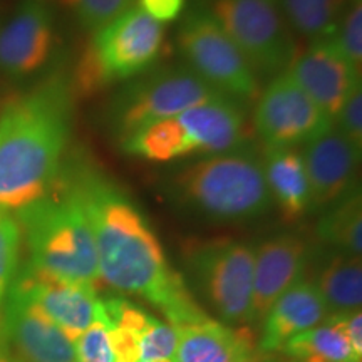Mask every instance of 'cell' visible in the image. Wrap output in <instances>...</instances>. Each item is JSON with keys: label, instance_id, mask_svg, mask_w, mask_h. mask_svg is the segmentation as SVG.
I'll use <instances>...</instances> for the list:
<instances>
[{"label": "cell", "instance_id": "6da1fadb", "mask_svg": "<svg viewBox=\"0 0 362 362\" xmlns=\"http://www.w3.org/2000/svg\"><path fill=\"white\" fill-rule=\"evenodd\" d=\"M64 183L88 216L99 279L117 292L143 297L173 329L206 314L183 277L171 269L151 223L115 181L96 170L79 168Z\"/></svg>", "mask_w": 362, "mask_h": 362}, {"label": "cell", "instance_id": "7a4b0ae2", "mask_svg": "<svg viewBox=\"0 0 362 362\" xmlns=\"http://www.w3.org/2000/svg\"><path fill=\"white\" fill-rule=\"evenodd\" d=\"M74 94L52 79L0 110V210L19 211L52 192L71 139Z\"/></svg>", "mask_w": 362, "mask_h": 362}, {"label": "cell", "instance_id": "3957f363", "mask_svg": "<svg viewBox=\"0 0 362 362\" xmlns=\"http://www.w3.org/2000/svg\"><path fill=\"white\" fill-rule=\"evenodd\" d=\"M163 189L175 208L210 223H245L272 208L264 161L247 146L178 166Z\"/></svg>", "mask_w": 362, "mask_h": 362}, {"label": "cell", "instance_id": "277c9868", "mask_svg": "<svg viewBox=\"0 0 362 362\" xmlns=\"http://www.w3.org/2000/svg\"><path fill=\"white\" fill-rule=\"evenodd\" d=\"M30 252V265L54 277L96 285V245L83 205L66 183L17 211Z\"/></svg>", "mask_w": 362, "mask_h": 362}, {"label": "cell", "instance_id": "5b68a950", "mask_svg": "<svg viewBox=\"0 0 362 362\" xmlns=\"http://www.w3.org/2000/svg\"><path fill=\"white\" fill-rule=\"evenodd\" d=\"M247 107L218 96L158 121L123 139L128 156L153 163H170L188 156H211L245 146Z\"/></svg>", "mask_w": 362, "mask_h": 362}, {"label": "cell", "instance_id": "8992f818", "mask_svg": "<svg viewBox=\"0 0 362 362\" xmlns=\"http://www.w3.org/2000/svg\"><path fill=\"white\" fill-rule=\"evenodd\" d=\"M163 42V24L138 7H129L90 35L76 62L69 83L72 94L88 99L144 74L155 67Z\"/></svg>", "mask_w": 362, "mask_h": 362}, {"label": "cell", "instance_id": "52a82bcc", "mask_svg": "<svg viewBox=\"0 0 362 362\" xmlns=\"http://www.w3.org/2000/svg\"><path fill=\"white\" fill-rule=\"evenodd\" d=\"M223 96L185 64L151 67L128 81L107 104L104 123L117 143L139 129Z\"/></svg>", "mask_w": 362, "mask_h": 362}, {"label": "cell", "instance_id": "ba28073f", "mask_svg": "<svg viewBox=\"0 0 362 362\" xmlns=\"http://www.w3.org/2000/svg\"><path fill=\"white\" fill-rule=\"evenodd\" d=\"M255 247L232 238L193 242L185 248L194 291L226 325L252 322Z\"/></svg>", "mask_w": 362, "mask_h": 362}, {"label": "cell", "instance_id": "9c48e42d", "mask_svg": "<svg viewBox=\"0 0 362 362\" xmlns=\"http://www.w3.org/2000/svg\"><path fill=\"white\" fill-rule=\"evenodd\" d=\"M206 11L259 79L282 74L297 57L296 39L279 0H211Z\"/></svg>", "mask_w": 362, "mask_h": 362}, {"label": "cell", "instance_id": "30bf717a", "mask_svg": "<svg viewBox=\"0 0 362 362\" xmlns=\"http://www.w3.org/2000/svg\"><path fill=\"white\" fill-rule=\"evenodd\" d=\"M176 44L185 66L220 94L245 106L257 101L260 79L206 8H192L183 17Z\"/></svg>", "mask_w": 362, "mask_h": 362}, {"label": "cell", "instance_id": "8fae6325", "mask_svg": "<svg viewBox=\"0 0 362 362\" xmlns=\"http://www.w3.org/2000/svg\"><path fill=\"white\" fill-rule=\"evenodd\" d=\"M255 103L253 129L265 149L302 146L332 126L287 71L272 78Z\"/></svg>", "mask_w": 362, "mask_h": 362}, {"label": "cell", "instance_id": "7c38bea8", "mask_svg": "<svg viewBox=\"0 0 362 362\" xmlns=\"http://www.w3.org/2000/svg\"><path fill=\"white\" fill-rule=\"evenodd\" d=\"M8 291L34 302L72 342L96 319L99 297L94 285L54 277L30 264L16 274Z\"/></svg>", "mask_w": 362, "mask_h": 362}, {"label": "cell", "instance_id": "4fadbf2b", "mask_svg": "<svg viewBox=\"0 0 362 362\" xmlns=\"http://www.w3.org/2000/svg\"><path fill=\"white\" fill-rule=\"evenodd\" d=\"M2 336L17 362H76L74 342L29 298L8 291Z\"/></svg>", "mask_w": 362, "mask_h": 362}, {"label": "cell", "instance_id": "5bb4252c", "mask_svg": "<svg viewBox=\"0 0 362 362\" xmlns=\"http://www.w3.org/2000/svg\"><path fill=\"white\" fill-rule=\"evenodd\" d=\"M287 72L332 123L352 93L361 88V72L330 37L315 40L297 54Z\"/></svg>", "mask_w": 362, "mask_h": 362}, {"label": "cell", "instance_id": "9a60e30c", "mask_svg": "<svg viewBox=\"0 0 362 362\" xmlns=\"http://www.w3.org/2000/svg\"><path fill=\"white\" fill-rule=\"evenodd\" d=\"M56 42L54 16L42 0H25L0 27V72L24 79L47 64Z\"/></svg>", "mask_w": 362, "mask_h": 362}, {"label": "cell", "instance_id": "2e32d148", "mask_svg": "<svg viewBox=\"0 0 362 362\" xmlns=\"http://www.w3.org/2000/svg\"><path fill=\"white\" fill-rule=\"evenodd\" d=\"M309 262V243L296 233L274 235L255 248L252 322L264 320L277 298L302 280Z\"/></svg>", "mask_w": 362, "mask_h": 362}, {"label": "cell", "instance_id": "e0dca14e", "mask_svg": "<svg viewBox=\"0 0 362 362\" xmlns=\"http://www.w3.org/2000/svg\"><path fill=\"white\" fill-rule=\"evenodd\" d=\"M300 153L314 208L332 205L359 187L361 151L334 124L305 143Z\"/></svg>", "mask_w": 362, "mask_h": 362}, {"label": "cell", "instance_id": "ac0fdd59", "mask_svg": "<svg viewBox=\"0 0 362 362\" xmlns=\"http://www.w3.org/2000/svg\"><path fill=\"white\" fill-rule=\"evenodd\" d=\"M330 314L324 297L312 280H298L277 298L264 319L259 349L272 354L292 337L317 327Z\"/></svg>", "mask_w": 362, "mask_h": 362}, {"label": "cell", "instance_id": "d6986e66", "mask_svg": "<svg viewBox=\"0 0 362 362\" xmlns=\"http://www.w3.org/2000/svg\"><path fill=\"white\" fill-rule=\"evenodd\" d=\"M175 362H242L257 349L248 329H233L205 314L175 329Z\"/></svg>", "mask_w": 362, "mask_h": 362}, {"label": "cell", "instance_id": "ffe728a7", "mask_svg": "<svg viewBox=\"0 0 362 362\" xmlns=\"http://www.w3.org/2000/svg\"><path fill=\"white\" fill-rule=\"evenodd\" d=\"M262 161L272 205L285 221H298L314 210L304 158L297 148L267 149Z\"/></svg>", "mask_w": 362, "mask_h": 362}, {"label": "cell", "instance_id": "44dd1931", "mask_svg": "<svg viewBox=\"0 0 362 362\" xmlns=\"http://www.w3.org/2000/svg\"><path fill=\"white\" fill-rule=\"evenodd\" d=\"M280 352L297 362H362L352 349L341 315L332 314L317 327L292 337Z\"/></svg>", "mask_w": 362, "mask_h": 362}, {"label": "cell", "instance_id": "7402d4cb", "mask_svg": "<svg viewBox=\"0 0 362 362\" xmlns=\"http://www.w3.org/2000/svg\"><path fill=\"white\" fill-rule=\"evenodd\" d=\"M332 314L361 310L362 264L361 257L334 252L314 282Z\"/></svg>", "mask_w": 362, "mask_h": 362}, {"label": "cell", "instance_id": "603a6c76", "mask_svg": "<svg viewBox=\"0 0 362 362\" xmlns=\"http://www.w3.org/2000/svg\"><path fill=\"white\" fill-rule=\"evenodd\" d=\"M317 233L339 253L361 257L362 253V198L359 187L329 205L320 218Z\"/></svg>", "mask_w": 362, "mask_h": 362}, {"label": "cell", "instance_id": "cb8c5ba5", "mask_svg": "<svg viewBox=\"0 0 362 362\" xmlns=\"http://www.w3.org/2000/svg\"><path fill=\"white\" fill-rule=\"evenodd\" d=\"M291 30L312 42L332 37L351 0H279Z\"/></svg>", "mask_w": 362, "mask_h": 362}, {"label": "cell", "instance_id": "d4e9b609", "mask_svg": "<svg viewBox=\"0 0 362 362\" xmlns=\"http://www.w3.org/2000/svg\"><path fill=\"white\" fill-rule=\"evenodd\" d=\"M69 11L84 29L98 30L128 11L133 0H49Z\"/></svg>", "mask_w": 362, "mask_h": 362}, {"label": "cell", "instance_id": "484cf974", "mask_svg": "<svg viewBox=\"0 0 362 362\" xmlns=\"http://www.w3.org/2000/svg\"><path fill=\"white\" fill-rule=\"evenodd\" d=\"M21 235L16 216L0 210V310L19 267Z\"/></svg>", "mask_w": 362, "mask_h": 362}, {"label": "cell", "instance_id": "4316f807", "mask_svg": "<svg viewBox=\"0 0 362 362\" xmlns=\"http://www.w3.org/2000/svg\"><path fill=\"white\" fill-rule=\"evenodd\" d=\"M332 42L344 56L351 61V64L361 72L362 67V4H349L339 22Z\"/></svg>", "mask_w": 362, "mask_h": 362}, {"label": "cell", "instance_id": "83f0119b", "mask_svg": "<svg viewBox=\"0 0 362 362\" xmlns=\"http://www.w3.org/2000/svg\"><path fill=\"white\" fill-rule=\"evenodd\" d=\"M76 359L81 362H116L106 325L96 315L94 322L74 342Z\"/></svg>", "mask_w": 362, "mask_h": 362}, {"label": "cell", "instance_id": "f1b7e54d", "mask_svg": "<svg viewBox=\"0 0 362 362\" xmlns=\"http://www.w3.org/2000/svg\"><path fill=\"white\" fill-rule=\"evenodd\" d=\"M176 344H178V337H176L175 329L155 319L139 344V356H141V361L146 362L173 361Z\"/></svg>", "mask_w": 362, "mask_h": 362}, {"label": "cell", "instance_id": "f546056e", "mask_svg": "<svg viewBox=\"0 0 362 362\" xmlns=\"http://www.w3.org/2000/svg\"><path fill=\"white\" fill-rule=\"evenodd\" d=\"M334 126L346 136L354 146L362 149V88L356 89L339 111Z\"/></svg>", "mask_w": 362, "mask_h": 362}, {"label": "cell", "instance_id": "4dcf8cb0", "mask_svg": "<svg viewBox=\"0 0 362 362\" xmlns=\"http://www.w3.org/2000/svg\"><path fill=\"white\" fill-rule=\"evenodd\" d=\"M136 4L139 11L160 24L180 19L185 11V0H136Z\"/></svg>", "mask_w": 362, "mask_h": 362}, {"label": "cell", "instance_id": "1f68e13d", "mask_svg": "<svg viewBox=\"0 0 362 362\" xmlns=\"http://www.w3.org/2000/svg\"><path fill=\"white\" fill-rule=\"evenodd\" d=\"M341 315V320L346 329L347 337H349L352 349L356 351V354L362 356V315L361 310H352V312H344Z\"/></svg>", "mask_w": 362, "mask_h": 362}, {"label": "cell", "instance_id": "d6a6232c", "mask_svg": "<svg viewBox=\"0 0 362 362\" xmlns=\"http://www.w3.org/2000/svg\"><path fill=\"white\" fill-rule=\"evenodd\" d=\"M0 325H2V310H0ZM0 362H17L2 336V329H0Z\"/></svg>", "mask_w": 362, "mask_h": 362}, {"label": "cell", "instance_id": "836d02e7", "mask_svg": "<svg viewBox=\"0 0 362 362\" xmlns=\"http://www.w3.org/2000/svg\"><path fill=\"white\" fill-rule=\"evenodd\" d=\"M242 362H274V359H272L270 354H267V352L260 351L259 347H257V349L253 351L250 356H247Z\"/></svg>", "mask_w": 362, "mask_h": 362}, {"label": "cell", "instance_id": "e575fe53", "mask_svg": "<svg viewBox=\"0 0 362 362\" xmlns=\"http://www.w3.org/2000/svg\"><path fill=\"white\" fill-rule=\"evenodd\" d=\"M274 362H297V361H274Z\"/></svg>", "mask_w": 362, "mask_h": 362}, {"label": "cell", "instance_id": "d590c367", "mask_svg": "<svg viewBox=\"0 0 362 362\" xmlns=\"http://www.w3.org/2000/svg\"><path fill=\"white\" fill-rule=\"evenodd\" d=\"M356 2H361V0H351V4H356Z\"/></svg>", "mask_w": 362, "mask_h": 362}, {"label": "cell", "instance_id": "8d00e7d4", "mask_svg": "<svg viewBox=\"0 0 362 362\" xmlns=\"http://www.w3.org/2000/svg\"><path fill=\"white\" fill-rule=\"evenodd\" d=\"M158 362H175V361H158Z\"/></svg>", "mask_w": 362, "mask_h": 362}, {"label": "cell", "instance_id": "74e56055", "mask_svg": "<svg viewBox=\"0 0 362 362\" xmlns=\"http://www.w3.org/2000/svg\"><path fill=\"white\" fill-rule=\"evenodd\" d=\"M139 362H146V361H139Z\"/></svg>", "mask_w": 362, "mask_h": 362}]
</instances>
